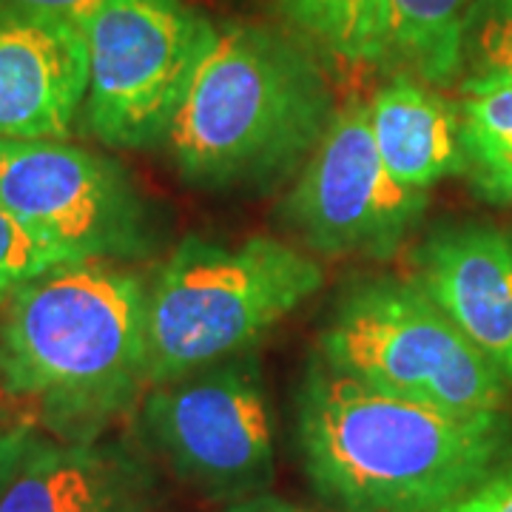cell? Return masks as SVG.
Wrapping results in <instances>:
<instances>
[{
	"label": "cell",
	"mask_w": 512,
	"mask_h": 512,
	"mask_svg": "<svg viewBox=\"0 0 512 512\" xmlns=\"http://www.w3.org/2000/svg\"><path fill=\"white\" fill-rule=\"evenodd\" d=\"M86 92L83 26L0 0V137L66 140Z\"/></svg>",
	"instance_id": "cell-11"
},
{
	"label": "cell",
	"mask_w": 512,
	"mask_h": 512,
	"mask_svg": "<svg viewBox=\"0 0 512 512\" xmlns=\"http://www.w3.org/2000/svg\"><path fill=\"white\" fill-rule=\"evenodd\" d=\"M410 279L512 387V228L439 225L410 256Z\"/></svg>",
	"instance_id": "cell-10"
},
{
	"label": "cell",
	"mask_w": 512,
	"mask_h": 512,
	"mask_svg": "<svg viewBox=\"0 0 512 512\" xmlns=\"http://www.w3.org/2000/svg\"><path fill=\"white\" fill-rule=\"evenodd\" d=\"M148 279L63 262L0 305V393L57 441L100 439L148 390Z\"/></svg>",
	"instance_id": "cell-2"
},
{
	"label": "cell",
	"mask_w": 512,
	"mask_h": 512,
	"mask_svg": "<svg viewBox=\"0 0 512 512\" xmlns=\"http://www.w3.org/2000/svg\"><path fill=\"white\" fill-rule=\"evenodd\" d=\"M456 109L464 174L481 197L512 202V83L464 92Z\"/></svg>",
	"instance_id": "cell-16"
},
{
	"label": "cell",
	"mask_w": 512,
	"mask_h": 512,
	"mask_svg": "<svg viewBox=\"0 0 512 512\" xmlns=\"http://www.w3.org/2000/svg\"><path fill=\"white\" fill-rule=\"evenodd\" d=\"M473 6L476 0H384L379 69L439 92L458 86L461 37Z\"/></svg>",
	"instance_id": "cell-14"
},
{
	"label": "cell",
	"mask_w": 512,
	"mask_h": 512,
	"mask_svg": "<svg viewBox=\"0 0 512 512\" xmlns=\"http://www.w3.org/2000/svg\"><path fill=\"white\" fill-rule=\"evenodd\" d=\"M69 262L55 248L43 245L29 228L9 211V205L0 200V305L26 285L29 279L52 271L57 265Z\"/></svg>",
	"instance_id": "cell-18"
},
{
	"label": "cell",
	"mask_w": 512,
	"mask_h": 512,
	"mask_svg": "<svg viewBox=\"0 0 512 512\" xmlns=\"http://www.w3.org/2000/svg\"><path fill=\"white\" fill-rule=\"evenodd\" d=\"M208 32L185 0H100L83 23L94 137L111 148L163 143Z\"/></svg>",
	"instance_id": "cell-7"
},
{
	"label": "cell",
	"mask_w": 512,
	"mask_h": 512,
	"mask_svg": "<svg viewBox=\"0 0 512 512\" xmlns=\"http://www.w3.org/2000/svg\"><path fill=\"white\" fill-rule=\"evenodd\" d=\"M299 40L345 69H379L384 0H274Z\"/></svg>",
	"instance_id": "cell-15"
},
{
	"label": "cell",
	"mask_w": 512,
	"mask_h": 512,
	"mask_svg": "<svg viewBox=\"0 0 512 512\" xmlns=\"http://www.w3.org/2000/svg\"><path fill=\"white\" fill-rule=\"evenodd\" d=\"M424 208L427 194L384 168L367 103L353 100L330 117L279 214L308 251L382 259L399 251Z\"/></svg>",
	"instance_id": "cell-9"
},
{
	"label": "cell",
	"mask_w": 512,
	"mask_h": 512,
	"mask_svg": "<svg viewBox=\"0 0 512 512\" xmlns=\"http://www.w3.org/2000/svg\"><path fill=\"white\" fill-rule=\"evenodd\" d=\"M0 200L69 262H126L151 245V214L126 168L66 140L0 137Z\"/></svg>",
	"instance_id": "cell-8"
},
{
	"label": "cell",
	"mask_w": 512,
	"mask_h": 512,
	"mask_svg": "<svg viewBox=\"0 0 512 512\" xmlns=\"http://www.w3.org/2000/svg\"><path fill=\"white\" fill-rule=\"evenodd\" d=\"M222 512H316L308 510V507H302V504H293V501H285V498H279L271 490L268 493H259L251 495V498H239L234 504H225V510Z\"/></svg>",
	"instance_id": "cell-22"
},
{
	"label": "cell",
	"mask_w": 512,
	"mask_h": 512,
	"mask_svg": "<svg viewBox=\"0 0 512 512\" xmlns=\"http://www.w3.org/2000/svg\"><path fill=\"white\" fill-rule=\"evenodd\" d=\"M322 285V262L282 239H183L148 282V379L248 353Z\"/></svg>",
	"instance_id": "cell-4"
},
{
	"label": "cell",
	"mask_w": 512,
	"mask_h": 512,
	"mask_svg": "<svg viewBox=\"0 0 512 512\" xmlns=\"http://www.w3.org/2000/svg\"><path fill=\"white\" fill-rule=\"evenodd\" d=\"M512 83V0H476L464 37L458 92Z\"/></svg>",
	"instance_id": "cell-17"
},
{
	"label": "cell",
	"mask_w": 512,
	"mask_h": 512,
	"mask_svg": "<svg viewBox=\"0 0 512 512\" xmlns=\"http://www.w3.org/2000/svg\"><path fill=\"white\" fill-rule=\"evenodd\" d=\"M37 433L32 421H3L0 419V493L18 473L23 458L35 447Z\"/></svg>",
	"instance_id": "cell-20"
},
{
	"label": "cell",
	"mask_w": 512,
	"mask_h": 512,
	"mask_svg": "<svg viewBox=\"0 0 512 512\" xmlns=\"http://www.w3.org/2000/svg\"><path fill=\"white\" fill-rule=\"evenodd\" d=\"M370 131L384 168L404 188L430 191L450 174H464L456 100L410 77H390L367 100Z\"/></svg>",
	"instance_id": "cell-13"
},
{
	"label": "cell",
	"mask_w": 512,
	"mask_h": 512,
	"mask_svg": "<svg viewBox=\"0 0 512 512\" xmlns=\"http://www.w3.org/2000/svg\"><path fill=\"white\" fill-rule=\"evenodd\" d=\"M140 430L151 456L208 501L234 504L274 484V416L251 350L148 384Z\"/></svg>",
	"instance_id": "cell-6"
},
{
	"label": "cell",
	"mask_w": 512,
	"mask_h": 512,
	"mask_svg": "<svg viewBox=\"0 0 512 512\" xmlns=\"http://www.w3.org/2000/svg\"><path fill=\"white\" fill-rule=\"evenodd\" d=\"M333 114L305 40L228 20L211 23L163 143L185 183L268 188L305 165Z\"/></svg>",
	"instance_id": "cell-3"
},
{
	"label": "cell",
	"mask_w": 512,
	"mask_h": 512,
	"mask_svg": "<svg viewBox=\"0 0 512 512\" xmlns=\"http://www.w3.org/2000/svg\"><path fill=\"white\" fill-rule=\"evenodd\" d=\"M336 373L450 413H501L510 382L410 276H370L339 296L316 353Z\"/></svg>",
	"instance_id": "cell-5"
},
{
	"label": "cell",
	"mask_w": 512,
	"mask_h": 512,
	"mask_svg": "<svg viewBox=\"0 0 512 512\" xmlns=\"http://www.w3.org/2000/svg\"><path fill=\"white\" fill-rule=\"evenodd\" d=\"M29 12H43V15H55V18L74 20V23H86V18L94 12V6L100 0H3Z\"/></svg>",
	"instance_id": "cell-21"
},
{
	"label": "cell",
	"mask_w": 512,
	"mask_h": 512,
	"mask_svg": "<svg viewBox=\"0 0 512 512\" xmlns=\"http://www.w3.org/2000/svg\"><path fill=\"white\" fill-rule=\"evenodd\" d=\"M436 512H512V456Z\"/></svg>",
	"instance_id": "cell-19"
},
{
	"label": "cell",
	"mask_w": 512,
	"mask_h": 512,
	"mask_svg": "<svg viewBox=\"0 0 512 512\" xmlns=\"http://www.w3.org/2000/svg\"><path fill=\"white\" fill-rule=\"evenodd\" d=\"M154 461L123 439L35 441L0 493V512H157Z\"/></svg>",
	"instance_id": "cell-12"
},
{
	"label": "cell",
	"mask_w": 512,
	"mask_h": 512,
	"mask_svg": "<svg viewBox=\"0 0 512 512\" xmlns=\"http://www.w3.org/2000/svg\"><path fill=\"white\" fill-rule=\"evenodd\" d=\"M296 444L336 512H436L512 456V419L413 402L313 356L296 393Z\"/></svg>",
	"instance_id": "cell-1"
}]
</instances>
